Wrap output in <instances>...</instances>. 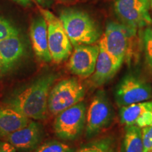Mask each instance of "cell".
Instances as JSON below:
<instances>
[{"instance_id":"1","label":"cell","mask_w":152,"mask_h":152,"mask_svg":"<svg viewBox=\"0 0 152 152\" xmlns=\"http://www.w3.org/2000/svg\"><path fill=\"white\" fill-rule=\"evenodd\" d=\"M56 79V75L52 73L37 77L27 87L11 96L7 104L30 119H45L49 94Z\"/></svg>"},{"instance_id":"2","label":"cell","mask_w":152,"mask_h":152,"mask_svg":"<svg viewBox=\"0 0 152 152\" xmlns=\"http://www.w3.org/2000/svg\"><path fill=\"white\" fill-rule=\"evenodd\" d=\"M59 19L74 47L93 45L100 38L101 33L97 25L85 12L66 9L60 13Z\"/></svg>"},{"instance_id":"3","label":"cell","mask_w":152,"mask_h":152,"mask_svg":"<svg viewBox=\"0 0 152 152\" xmlns=\"http://www.w3.org/2000/svg\"><path fill=\"white\" fill-rule=\"evenodd\" d=\"M136 30L123 23L110 22L106 25L99 45L122 65L126 58H129Z\"/></svg>"},{"instance_id":"4","label":"cell","mask_w":152,"mask_h":152,"mask_svg":"<svg viewBox=\"0 0 152 152\" xmlns=\"http://www.w3.org/2000/svg\"><path fill=\"white\" fill-rule=\"evenodd\" d=\"M85 87L76 77L58 82L51 89L48 97V110L58 115L64 110L82 102L85 97Z\"/></svg>"},{"instance_id":"5","label":"cell","mask_w":152,"mask_h":152,"mask_svg":"<svg viewBox=\"0 0 152 152\" xmlns=\"http://www.w3.org/2000/svg\"><path fill=\"white\" fill-rule=\"evenodd\" d=\"M86 117V104L82 101L56 115L54 122L55 134L61 140H75L85 128Z\"/></svg>"},{"instance_id":"6","label":"cell","mask_w":152,"mask_h":152,"mask_svg":"<svg viewBox=\"0 0 152 152\" xmlns=\"http://www.w3.org/2000/svg\"><path fill=\"white\" fill-rule=\"evenodd\" d=\"M39 10L47 24L49 49L52 59L56 63L64 61L71 56L73 45L59 18L47 9L39 8Z\"/></svg>"},{"instance_id":"7","label":"cell","mask_w":152,"mask_h":152,"mask_svg":"<svg viewBox=\"0 0 152 152\" xmlns=\"http://www.w3.org/2000/svg\"><path fill=\"white\" fill-rule=\"evenodd\" d=\"M114 97L120 107L145 102L152 97V87L139 76L128 74L117 85Z\"/></svg>"},{"instance_id":"8","label":"cell","mask_w":152,"mask_h":152,"mask_svg":"<svg viewBox=\"0 0 152 152\" xmlns=\"http://www.w3.org/2000/svg\"><path fill=\"white\" fill-rule=\"evenodd\" d=\"M111 102L104 91H99L91 102L86 117V133L88 137L107 128L113 120Z\"/></svg>"},{"instance_id":"9","label":"cell","mask_w":152,"mask_h":152,"mask_svg":"<svg viewBox=\"0 0 152 152\" xmlns=\"http://www.w3.org/2000/svg\"><path fill=\"white\" fill-rule=\"evenodd\" d=\"M147 0H115L114 10L123 24L135 28L152 24Z\"/></svg>"},{"instance_id":"10","label":"cell","mask_w":152,"mask_h":152,"mask_svg":"<svg viewBox=\"0 0 152 152\" xmlns=\"http://www.w3.org/2000/svg\"><path fill=\"white\" fill-rule=\"evenodd\" d=\"M99 51V45H83L75 47L68 63L71 73L82 79L92 75L95 70Z\"/></svg>"},{"instance_id":"11","label":"cell","mask_w":152,"mask_h":152,"mask_svg":"<svg viewBox=\"0 0 152 152\" xmlns=\"http://www.w3.org/2000/svg\"><path fill=\"white\" fill-rule=\"evenodd\" d=\"M120 120L125 125H136L143 128L152 124V101L122 106L119 111Z\"/></svg>"},{"instance_id":"12","label":"cell","mask_w":152,"mask_h":152,"mask_svg":"<svg viewBox=\"0 0 152 152\" xmlns=\"http://www.w3.org/2000/svg\"><path fill=\"white\" fill-rule=\"evenodd\" d=\"M5 138L16 149L28 151L35 149L42 139L41 126L35 121H30L24 128L15 131Z\"/></svg>"},{"instance_id":"13","label":"cell","mask_w":152,"mask_h":152,"mask_svg":"<svg viewBox=\"0 0 152 152\" xmlns=\"http://www.w3.org/2000/svg\"><path fill=\"white\" fill-rule=\"evenodd\" d=\"M30 39L37 58L42 61L50 62L52 59L49 49L47 24L42 15L33 20L30 26Z\"/></svg>"},{"instance_id":"14","label":"cell","mask_w":152,"mask_h":152,"mask_svg":"<svg viewBox=\"0 0 152 152\" xmlns=\"http://www.w3.org/2000/svg\"><path fill=\"white\" fill-rule=\"evenodd\" d=\"M98 45L99 51L92 78L95 86H101L109 82L115 75L121 66L103 47Z\"/></svg>"},{"instance_id":"15","label":"cell","mask_w":152,"mask_h":152,"mask_svg":"<svg viewBox=\"0 0 152 152\" xmlns=\"http://www.w3.org/2000/svg\"><path fill=\"white\" fill-rule=\"evenodd\" d=\"M24 53V45L18 36L0 40V71H9Z\"/></svg>"},{"instance_id":"16","label":"cell","mask_w":152,"mask_h":152,"mask_svg":"<svg viewBox=\"0 0 152 152\" xmlns=\"http://www.w3.org/2000/svg\"><path fill=\"white\" fill-rule=\"evenodd\" d=\"M30 122L29 118L12 108H0V137H6Z\"/></svg>"},{"instance_id":"17","label":"cell","mask_w":152,"mask_h":152,"mask_svg":"<svg viewBox=\"0 0 152 152\" xmlns=\"http://www.w3.org/2000/svg\"><path fill=\"white\" fill-rule=\"evenodd\" d=\"M142 128L136 125H125L121 152H143Z\"/></svg>"},{"instance_id":"18","label":"cell","mask_w":152,"mask_h":152,"mask_svg":"<svg viewBox=\"0 0 152 152\" xmlns=\"http://www.w3.org/2000/svg\"><path fill=\"white\" fill-rule=\"evenodd\" d=\"M33 152H74V149L68 144L52 140L43 144Z\"/></svg>"},{"instance_id":"19","label":"cell","mask_w":152,"mask_h":152,"mask_svg":"<svg viewBox=\"0 0 152 152\" xmlns=\"http://www.w3.org/2000/svg\"><path fill=\"white\" fill-rule=\"evenodd\" d=\"M142 41L146 61L148 65L152 68V26H149L144 30L142 35Z\"/></svg>"},{"instance_id":"20","label":"cell","mask_w":152,"mask_h":152,"mask_svg":"<svg viewBox=\"0 0 152 152\" xmlns=\"http://www.w3.org/2000/svg\"><path fill=\"white\" fill-rule=\"evenodd\" d=\"M18 35V30L16 27L7 19L0 17V40Z\"/></svg>"},{"instance_id":"21","label":"cell","mask_w":152,"mask_h":152,"mask_svg":"<svg viewBox=\"0 0 152 152\" xmlns=\"http://www.w3.org/2000/svg\"><path fill=\"white\" fill-rule=\"evenodd\" d=\"M143 152H149L152 150V124L142 128Z\"/></svg>"},{"instance_id":"22","label":"cell","mask_w":152,"mask_h":152,"mask_svg":"<svg viewBox=\"0 0 152 152\" xmlns=\"http://www.w3.org/2000/svg\"><path fill=\"white\" fill-rule=\"evenodd\" d=\"M78 152H107L105 148L99 144H93L81 149Z\"/></svg>"},{"instance_id":"23","label":"cell","mask_w":152,"mask_h":152,"mask_svg":"<svg viewBox=\"0 0 152 152\" xmlns=\"http://www.w3.org/2000/svg\"><path fill=\"white\" fill-rule=\"evenodd\" d=\"M16 2L20 4V5L24 6V7H28L30 5L33 1H35L37 4L42 5H45L49 2L50 0H14Z\"/></svg>"},{"instance_id":"24","label":"cell","mask_w":152,"mask_h":152,"mask_svg":"<svg viewBox=\"0 0 152 152\" xmlns=\"http://www.w3.org/2000/svg\"><path fill=\"white\" fill-rule=\"evenodd\" d=\"M0 152H16V149L8 142H2L0 143Z\"/></svg>"},{"instance_id":"25","label":"cell","mask_w":152,"mask_h":152,"mask_svg":"<svg viewBox=\"0 0 152 152\" xmlns=\"http://www.w3.org/2000/svg\"><path fill=\"white\" fill-rule=\"evenodd\" d=\"M149 4L150 8L152 9V0H149Z\"/></svg>"},{"instance_id":"26","label":"cell","mask_w":152,"mask_h":152,"mask_svg":"<svg viewBox=\"0 0 152 152\" xmlns=\"http://www.w3.org/2000/svg\"><path fill=\"white\" fill-rule=\"evenodd\" d=\"M147 2H148V3H149V0H147Z\"/></svg>"},{"instance_id":"27","label":"cell","mask_w":152,"mask_h":152,"mask_svg":"<svg viewBox=\"0 0 152 152\" xmlns=\"http://www.w3.org/2000/svg\"><path fill=\"white\" fill-rule=\"evenodd\" d=\"M149 152H152V150H151V151H149Z\"/></svg>"}]
</instances>
